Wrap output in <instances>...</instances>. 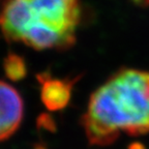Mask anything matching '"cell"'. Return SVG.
Here are the masks:
<instances>
[{
    "label": "cell",
    "instance_id": "obj_1",
    "mask_svg": "<svg viewBox=\"0 0 149 149\" xmlns=\"http://www.w3.org/2000/svg\"><path fill=\"white\" fill-rule=\"evenodd\" d=\"M92 145L108 146L122 133H149V72L122 68L91 94L82 118Z\"/></svg>",
    "mask_w": 149,
    "mask_h": 149
},
{
    "label": "cell",
    "instance_id": "obj_2",
    "mask_svg": "<svg viewBox=\"0 0 149 149\" xmlns=\"http://www.w3.org/2000/svg\"><path fill=\"white\" fill-rule=\"evenodd\" d=\"M80 19L79 0H8L0 30L8 42L34 50H64L76 40Z\"/></svg>",
    "mask_w": 149,
    "mask_h": 149
},
{
    "label": "cell",
    "instance_id": "obj_3",
    "mask_svg": "<svg viewBox=\"0 0 149 149\" xmlns=\"http://www.w3.org/2000/svg\"><path fill=\"white\" fill-rule=\"evenodd\" d=\"M23 114L21 95L12 85L0 81V142L14 135L21 124Z\"/></svg>",
    "mask_w": 149,
    "mask_h": 149
},
{
    "label": "cell",
    "instance_id": "obj_4",
    "mask_svg": "<svg viewBox=\"0 0 149 149\" xmlns=\"http://www.w3.org/2000/svg\"><path fill=\"white\" fill-rule=\"evenodd\" d=\"M40 82V97L47 109L50 111H59L68 105L74 80L68 81L66 79L42 77Z\"/></svg>",
    "mask_w": 149,
    "mask_h": 149
},
{
    "label": "cell",
    "instance_id": "obj_5",
    "mask_svg": "<svg viewBox=\"0 0 149 149\" xmlns=\"http://www.w3.org/2000/svg\"><path fill=\"white\" fill-rule=\"evenodd\" d=\"M4 72L12 81H20L26 76L25 61L16 54H9L4 60Z\"/></svg>",
    "mask_w": 149,
    "mask_h": 149
},
{
    "label": "cell",
    "instance_id": "obj_6",
    "mask_svg": "<svg viewBox=\"0 0 149 149\" xmlns=\"http://www.w3.org/2000/svg\"><path fill=\"white\" fill-rule=\"evenodd\" d=\"M128 149H146L144 147V145L141 144V143H133V144H130V147H128Z\"/></svg>",
    "mask_w": 149,
    "mask_h": 149
}]
</instances>
